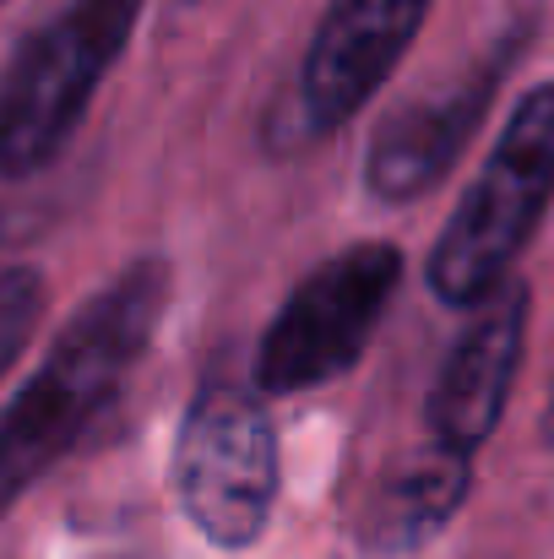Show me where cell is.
<instances>
[{
	"label": "cell",
	"instance_id": "cell-8",
	"mask_svg": "<svg viewBox=\"0 0 554 559\" xmlns=\"http://www.w3.org/2000/svg\"><path fill=\"white\" fill-rule=\"evenodd\" d=\"M506 66H511V55L500 49L484 66H473L468 76L446 82L440 93H424V98L402 104L397 115H386L365 153L369 195L375 201H419L440 186L451 175V164L462 158V147L473 142V131L484 126Z\"/></svg>",
	"mask_w": 554,
	"mask_h": 559
},
{
	"label": "cell",
	"instance_id": "cell-11",
	"mask_svg": "<svg viewBox=\"0 0 554 559\" xmlns=\"http://www.w3.org/2000/svg\"><path fill=\"white\" fill-rule=\"evenodd\" d=\"M544 445L554 451V380H550V407H544Z\"/></svg>",
	"mask_w": 554,
	"mask_h": 559
},
{
	"label": "cell",
	"instance_id": "cell-5",
	"mask_svg": "<svg viewBox=\"0 0 554 559\" xmlns=\"http://www.w3.org/2000/svg\"><path fill=\"white\" fill-rule=\"evenodd\" d=\"M397 283H402V250L386 239H359L327 255L261 332L256 391L288 396V391H310L349 374L365 359Z\"/></svg>",
	"mask_w": 554,
	"mask_h": 559
},
{
	"label": "cell",
	"instance_id": "cell-4",
	"mask_svg": "<svg viewBox=\"0 0 554 559\" xmlns=\"http://www.w3.org/2000/svg\"><path fill=\"white\" fill-rule=\"evenodd\" d=\"M175 500L217 549H250L278 506V429L261 391L201 385L175 440Z\"/></svg>",
	"mask_w": 554,
	"mask_h": 559
},
{
	"label": "cell",
	"instance_id": "cell-10",
	"mask_svg": "<svg viewBox=\"0 0 554 559\" xmlns=\"http://www.w3.org/2000/svg\"><path fill=\"white\" fill-rule=\"evenodd\" d=\"M44 277L33 266H5L0 272V374L22 359V348L33 343L38 321H44Z\"/></svg>",
	"mask_w": 554,
	"mask_h": 559
},
{
	"label": "cell",
	"instance_id": "cell-2",
	"mask_svg": "<svg viewBox=\"0 0 554 559\" xmlns=\"http://www.w3.org/2000/svg\"><path fill=\"white\" fill-rule=\"evenodd\" d=\"M554 201V82L522 93L500 142L490 147L479 180L446 217L429 250V288L457 310H479L500 283H511L517 255Z\"/></svg>",
	"mask_w": 554,
	"mask_h": 559
},
{
	"label": "cell",
	"instance_id": "cell-6",
	"mask_svg": "<svg viewBox=\"0 0 554 559\" xmlns=\"http://www.w3.org/2000/svg\"><path fill=\"white\" fill-rule=\"evenodd\" d=\"M429 0H332L299 60V115L310 136L349 126L386 87L408 44L419 38Z\"/></svg>",
	"mask_w": 554,
	"mask_h": 559
},
{
	"label": "cell",
	"instance_id": "cell-3",
	"mask_svg": "<svg viewBox=\"0 0 554 559\" xmlns=\"http://www.w3.org/2000/svg\"><path fill=\"white\" fill-rule=\"evenodd\" d=\"M148 0H71L33 27L0 76V180L49 169L131 44Z\"/></svg>",
	"mask_w": 554,
	"mask_h": 559
},
{
	"label": "cell",
	"instance_id": "cell-7",
	"mask_svg": "<svg viewBox=\"0 0 554 559\" xmlns=\"http://www.w3.org/2000/svg\"><path fill=\"white\" fill-rule=\"evenodd\" d=\"M528 310H533V294L528 283L511 277L468 316L462 337L451 343L440 380L429 391V440L473 456L495 435V424L506 418L517 370H522Z\"/></svg>",
	"mask_w": 554,
	"mask_h": 559
},
{
	"label": "cell",
	"instance_id": "cell-1",
	"mask_svg": "<svg viewBox=\"0 0 554 559\" xmlns=\"http://www.w3.org/2000/svg\"><path fill=\"white\" fill-rule=\"evenodd\" d=\"M164 305L169 266L131 261L60 326L44 365L0 413V516L71 456L93 418L120 396L164 321Z\"/></svg>",
	"mask_w": 554,
	"mask_h": 559
},
{
	"label": "cell",
	"instance_id": "cell-9",
	"mask_svg": "<svg viewBox=\"0 0 554 559\" xmlns=\"http://www.w3.org/2000/svg\"><path fill=\"white\" fill-rule=\"evenodd\" d=\"M468 489H473V456L468 451H451L440 440H424L369 495L365 544L380 549V555L419 549L424 538H435L462 511Z\"/></svg>",
	"mask_w": 554,
	"mask_h": 559
}]
</instances>
